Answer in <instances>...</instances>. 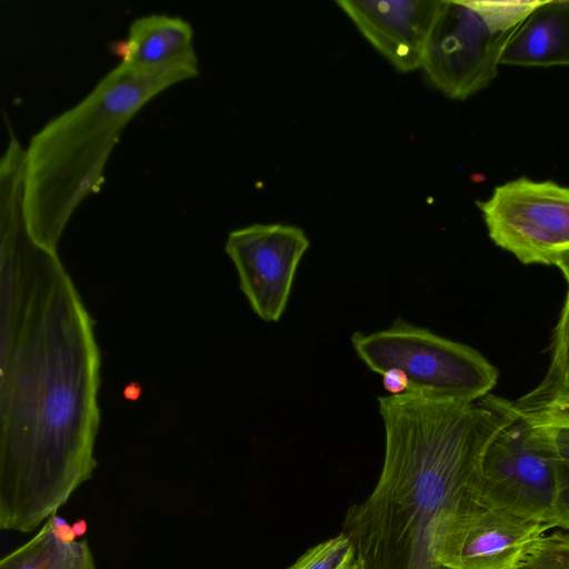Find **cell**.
Instances as JSON below:
<instances>
[{
    "instance_id": "6da1fadb",
    "label": "cell",
    "mask_w": 569,
    "mask_h": 569,
    "mask_svg": "<svg viewBox=\"0 0 569 569\" xmlns=\"http://www.w3.org/2000/svg\"><path fill=\"white\" fill-rule=\"evenodd\" d=\"M94 322L57 251L1 222L0 527L29 532L88 480L100 422Z\"/></svg>"
},
{
    "instance_id": "7a4b0ae2",
    "label": "cell",
    "mask_w": 569,
    "mask_h": 569,
    "mask_svg": "<svg viewBox=\"0 0 569 569\" xmlns=\"http://www.w3.org/2000/svg\"><path fill=\"white\" fill-rule=\"evenodd\" d=\"M197 74L196 53L151 70L120 61L31 137L24 150L22 212L36 243L57 251L74 209L99 190L127 122L160 91Z\"/></svg>"
},
{
    "instance_id": "3957f363",
    "label": "cell",
    "mask_w": 569,
    "mask_h": 569,
    "mask_svg": "<svg viewBox=\"0 0 569 569\" xmlns=\"http://www.w3.org/2000/svg\"><path fill=\"white\" fill-rule=\"evenodd\" d=\"M539 3L441 0L421 67L430 82L459 100L488 87L507 42Z\"/></svg>"
},
{
    "instance_id": "277c9868",
    "label": "cell",
    "mask_w": 569,
    "mask_h": 569,
    "mask_svg": "<svg viewBox=\"0 0 569 569\" xmlns=\"http://www.w3.org/2000/svg\"><path fill=\"white\" fill-rule=\"evenodd\" d=\"M351 345L371 371L398 369L408 379L407 392L427 398L473 402L498 381L497 368L476 349L402 318L382 330L355 332Z\"/></svg>"
},
{
    "instance_id": "5b68a950",
    "label": "cell",
    "mask_w": 569,
    "mask_h": 569,
    "mask_svg": "<svg viewBox=\"0 0 569 569\" xmlns=\"http://www.w3.org/2000/svg\"><path fill=\"white\" fill-rule=\"evenodd\" d=\"M551 529L483 502L479 487L429 519L427 548L442 569H511L525 550Z\"/></svg>"
},
{
    "instance_id": "8992f818",
    "label": "cell",
    "mask_w": 569,
    "mask_h": 569,
    "mask_svg": "<svg viewBox=\"0 0 569 569\" xmlns=\"http://www.w3.org/2000/svg\"><path fill=\"white\" fill-rule=\"evenodd\" d=\"M480 499L555 529L557 466L550 431L516 417L489 445L481 466Z\"/></svg>"
},
{
    "instance_id": "52a82bcc",
    "label": "cell",
    "mask_w": 569,
    "mask_h": 569,
    "mask_svg": "<svg viewBox=\"0 0 569 569\" xmlns=\"http://www.w3.org/2000/svg\"><path fill=\"white\" fill-rule=\"evenodd\" d=\"M490 239L525 264H552L569 249V188L526 177L478 202Z\"/></svg>"
},
{
    "instance_id": "ba28073f",
    "label": "cell",
    "mask_w": 569,
    "mask_h": 569,
    "mask_svg": "<svg viewBox=\"0 0 569 569\" xmlns=\"http://www.w3.org/2000/svg\"><path fill=\"white\" fill-rule=\"evenodd\" d=\"M309 246L305 231L291 224L253 223L229 232L226 252L241 291L261 320L277 322L282 317Z\"/></svg>"
},
{
    "instance_id": "9c48e42d",
    "label": "cell",
    "mask_w": 569,
    "mask_h": 569,
    "mask_svg": "<svg viewBox=\"0 0 569 569\" xmlns=\"http://www.w3.org/2000/svg\"><path fill=\"white\" fill-rule=\"evenodd\" d=\"M441 0H338L361 34L400 72L422 67Z\"/></svg>"
},
{
    "instance_id": "30bf717a",
    "label": "cell",
    "mask_w": 569,
    "mask_h": 569,
    "mask_svg": "<svg viewBox=\"0 0 569 569\" xmlns=\"http://www.w3.org/2000/svg\"><path fill=\"white\" fill-rule=\"evenodd\" d=\"M500 64L569 66V0L540 1L507 42Z\"/></svg>"
},
{
    "instance_id": "8fae6325",
    "label": "cell",
    "mask_w": 569,
    "mask_h": 569,
    "mask_svg": "<svg viewBox=\"0 0 569 569\" xmlns=\"http://www.w3.org/2000/svg\"><path fill=\"white\" fill-rule=\"evenodd\" d=\"M192 34V27L184 19L151 13L134 19L127 38L113 47L122 62L151 70L196 53Z\"/></svg>"
},
{
    "instance_id": "7c38bea8",
    "label": "cell",
    "mask_w": 569,
    "mask_h": 569,
    "mask_svg": "<svg viewBox=\"0 0 569 569\" xmlns=\"http://www.w3.org/2000/svg\"><path fill=\"white\" fill-rule=\"evenodd\" d=\"M0 569H96L86 540L63 542L50 519L29 541L0 561Z\"/></svg>"
},
{
    "instance_id": "4fadbf2b",
    "label": "cell",
    "mask_w": 569,
    "mask_h": 569,
    "mask_svg": "<svg viewBox=\"0 0 569 569\" xmlns=\"http://www.w3.org/2000/svg\"><path fill=\"white\" fill-rule=\"evenodd\" d=\"M513 415L535 427L569 428V377L546 373L541 382L515 401Z\"/></svg>"
},
{
    "instance_id": "5bb4252c",
    "label": "cell",
    "mask_w": 569,
    "mask_h": 569,
    "mask_svg": "<svg viewBox=\"0 0 569 569\" xmlns=\"http://www.w3.org/2000/svg\"><path fill=\"white\" fill-rule=\"evenodd\" d=\"M511 569H569V531L552 529L543 533Z\"/></svg>"
},
{
    "instance_id": "9a60e30c",
    "label": "cell",
    "mask_w": 569,
    "mask_h": 569,
    "mask_svg": "<svg viewBox=\"0 0 569 569\" xmlns=\"http://www.w3.org/2000/svg\"><path fill=\"white\" fill-rule=\"evenodd\" d=\"M356 559L353 542L340 533L307 550L288 569H347Z\"/></svg>"
},
{
    "instance_id": "2e32d148",
    "label": "cell",
    "mask_w": 569,
    "mask_h": 569,
    "mask_svg": "<svg viewBox=\"0 0 569 569\" xmlns=\"http://www.w3.org/2000/svg\"><path fill=\"white\" fill-rule=\"evenodd\" d=\"M553 446L558 500L556 507L555 529L569 531V428H548Z\"/></svg>"
},
{
    "instance_id": "e0dca14e",
    "label": "cell",
    "mask_w": 569,
    "mask_h": 569,
    "mask_svg": "<svg viewBox=\"0 0 569 569\" xmlns=\"http://www.w3.org/2000/svg\"><path fill=\"white\" fill-rule=\"evenodd\" d=\"M550 375L569 377V296L555 329L551 363L547 371Z\"/></svg>"
},
{
    "instance_id": "ac0fdd59",
    "label": "cell",
    "mask_w": 569,
    "mask_h": 569,
    "mask_svg": "<svg viewBox=\"0 0 569 569\" xmlns=\"http://www.w3.org/2000/svg\"><path fill=\"white\" fill-rule=\"evenodd\" d=\"M382 376V386L389 395H401L408 390V379L398 369L387 370Z\"/></svg>"
},
{
    "instance_id": "d6986e66",
    "label": "cell",
    "mask_w": 569,
    "mask_h": 569,
    "mask_svg": "<svg viewBox=\"0 0 569 569\" xmlns=\"http://www.w3.org/2000/svg\"><path fill=\"white\" fill-rule=\"evenodd\" d=\"M52 526V530L58 539L63 542H72L76 541L77 537L72 527L61 517H59L56 512L49 517Z\"/></svg>"
},
{
    "instance_id": "ffe728a7",
    "label": "cell",
    "mask_w": 569,
    "mask_h": 569,
    "mask_svg": "<svg viewBox=\"0 0 569 569\" xmlns=\"http://www.w3.org/2000/svg\"><path fill=\"white\" fill-rule=\"evenodd\" d=\"M553 266L558 267L563 273L567 283H568V292L569 296V249L558 253L552 262Z\"/></svg>"
},
{
    "instance_id": "44dd1931",
    "label": "cell",
    "mask_w": 569,
    "mask_h": 569,
    "mask_svg": "<svg viewBox=\"0 0 569 569\" xmlns=\"http://www.w3.org/2000/svg\"><path fill=\"white\" fill-rule=\"evenodd\" d=\"M72 529L76 536H83L88 529V523L83 519H78L76 522H73Z\"/></svg>"
},
{
    "instance_id": "7402d4cb",
    "label": "cell",
    "mask_w": 569,
    "mask_h": 569,
    "mask_svg": "<svg viewBox=\"0 0 569 569\" xmlns=\"http://www.w3.org/2000/svg\"><path fill=\"white\" fill-rule=\"evenodd\" d=\"M347 569H365V566L360 559H356V561L350 565Z\"/></svg>"
}]
</instances>
